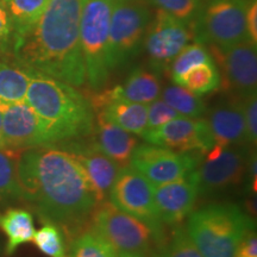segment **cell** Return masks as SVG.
<instances>
[{"mask_svg":"<svg viewBox=\"0 0 257 257\" xmlns=\"http://www.w3.org/2000/svg\"><path fill=\"white\" fill-rule=\"evenodd\" d=\"M32 242L44 255L49 257L66 256L63 233L57 225L53 223H44L40 230L35 232Z\"/></svg>","mask_w":257,"mask_h":257,"instance_id":"4dcf8cb0","label":"cell"},{"mask_svg":"<svg viewBox=\"0 0 257 257\" xmlns=\"http://www.w3.org/2000/svg\"><path fill=\"white\" fill-rule=\"evenodd\" d=\"M29 85V74L21 67H15L0 60V100L22 101Z\"/></svg>","mask_w":257,"mask_h":257,"instance_id":"d4e9b609","label":"cell"},{"mask_svg":"<svg viewBox=\"0 0 257 257\" xmlns=\"http://www.w3.org/2000/svg\"><path fill=\"white\" fill-rule=\"evenodd\" d=\"M153 191L154 186L143 175L131 167H124L119 170L108 198L118 210L147 224L155 233L161 248L166 242L167 234L156 210Z\"/></svg>","mask_w":257,"mask_h":257,"instance_id":"30bf717a","label":"cell"},{"mask_svg":"<svg viewBox=\"0 0 257 257\" xmlns=\"http://www.w3.org/2000/svg\"><path fill=\"white\" fill-rule=\"evenodd\" d=\"M188 217L185 227L202 257H234L240 240L256 229L251 216L231 202L206 205Z\"/></svg>","mask_w":257,"mask_h":257,"instance_id":"277c9868","label":"cell"},{"mask_svg":"<svg viewBox=\"0 0 257 257\" xmlns=\"http://www.w3.org/2000/svg\"><path fill=\"white\" fill-rule=\"evenodd\" d=\"M106 98L123 99V100L148 105L161 94V81L154 70L136 68L127 79L111 89L102 91Z\"/></svg>","mask_w":257,"mask_h":257,"instance_id":"44dd1931","label":"cell"},{"mask_svg":"<svg viewBox=\"0 0 257 257\" xmlns=\"http://www.w3.org/2000/svg\"><path fill=\"white\" fill-rule=\"evenodd\" d=\"M221 83V76L219 69L217 68L216 62L199 64L191 70H188L182 78L180 86L194 93L197 95L207 94L216 91Z\"/></svg>","mask_w":257,"mask_h":257,"instance_id":"484cf974","label":"cell"},{"mask_svg":"<svg viewBox=\"0 0 257 257\" xmlns=\"http://www.w3.org/2000/svg\"><path fill=\"white\" fill-rule=\"evenodd\" d=\"M8 10L14 35L34 25L43 14L49 0H3Z\"/></svg>","mask_w":257,"mask_h":257,"instance_id":"cb8c5ba5","label":"cell"},{"mask_svg":"<svg viewBox=\"0 0 257 257\" xmlns=\"http://www.w3.org/2000/svg\"><path fill=\"white\" fill-rule=\"evenodd\" d=\"M251 0H210L192 22L193 38L210 47L227 48L249 40L246 9Z\"/></svg>","mask_w":257,"mask_h":257,"instance_id":"ba28073f","label":"cell"},{"mask_svg":"<svg viewBox=\"0 0 257 257\" xmlns=\"http://www.w3.org/2000/svg\"><path fill=\"white\" fill-rule=\"evenodd\" d=\"M118 257H155L160 243L153 230L111 202L96 205L88 224Z\"/></svg>","mask_w":257,"mask_h":257,"instance_id":"5b68a950","label":"cell"},{"mask_svg":"<svg viewBox=\"0 0 257 257\" xmlns=\"http://www.w3.org/2000/svg\"><path fill=\"white\" fill-rule=\"evenodd\" d=\"M202 153H179L154 144H138L128 167L143 175L153 186L176 181L192 173L200 162Z\"/></svg>","mask_w":257,"mask_h":257,"instance_id":"8fae6325","label":"cell"},{"mask_svg":"<svg viewBox=\"0 0 257 257\" xmlns=\"http://www.w3.org/2000/svg\"><path fill=\"white\" fill-rule=\"evenodd\" d=\"M206 120L214 146H249L246 142L243 100L239 96L233 95L218 102L212 107Z\"/></svg>","mask_w":257,"mask_h":257,"instance_id":"ac0fdd59","label":"cell"},{"mask_svg":"<svg viewBox=\"0 0 257 257\" xmlns=\"http://www.w3.org/2000/svg\"><path fill=\"white\" fill-rule=\"evenodd\" d=\"M193 38L192 29L184 21L157 9L146 32L144 46L155 73L169 69L170 63Z\"/></svg>","mask_w":257,"mask_h":257,"instance_id":"7c38bea8","label":"cell"},{"mask_svg":"<svg viewBox=\"0 0 257 257\" xmlns=\"http://www.w3.org/2000/svg\"><path fill=\"white\" fill-rule=\"evenodd\" d=\"M24 100L40 118L49 146L91 137L95 113L91 101L74 86L43 74L27 72Z\"/></svg>","mask_w":257,"mask_h":257,"instance_id":"3957f363","label":"cell"},{"mask_svg":"<svg viewBox=\"0 0 257 257\" xmlns=\"http://www.w3.org/2000/svg\"><path fill=\"white\" fill-rule=\"evenodd\" d=\"M161 99L172 106L181 117L198 119L206 113V105L200 95L185 88L184 86H168L161 91Z\"/></svg>","mask_w":257,"mask_h":257,"instance_id":"603a6c76","label":"cell"},{"mask_svg":"<svg viewBox=\"0 0 257 257\" xmlns=\"http://www.w3.org/2000/svg\"><path fill=\"white\" fill-rule=\"evenodd\" d=\"M153 193L160 219L169 227L181 224L192 213L199 197L192 173L169 184L154 186Z\"/></svg>","mask_w":257,"mask_h":257,"instance_id":"e0dca14e","label":"cell"},{"mask_svg":"<svg viewBox=\"0 0 257 257\" xmlns=\"http://www.w3.org/2000/svg\"><path fill=\"white\" fill-rule=\"evenodd\" d=\"M56 147L68 153L81 167L95 193L98 202L105 201L119 174L120 167L96 147L92 137L68 141L57 144Z\"/></svg>","mask_w":257,"mask_h":257,"instance_id":"2e32d148","label":"cell"},{"mask_svg":"<svg viewBox=\"0 0 257 257\" xmlns=\"http://www.w3.org/2000/svg\"><path fill=\"white\" fill-rule=\"evenodd\" d=\"M149 4L186 23L193 22L201 10V0H147Z\"/></svg>","mask_w":257,"mask_h":257,"instance_id":"1f68e13d","label":"cell"},{"mask_svg":"<svg viewBox=\"0 0 257 257\" xmlns=\"http://www.w3.org/2000/svg\"><path fill=\"white\" fill-rule=\"evenodd\" d=\"M89 101L94 113L102 115L106 120L127 133L142 136L147 130V105L123 99L106 98L102 92L93 95Z\"/></svg>","mask_w":257,"mask_h":257,"instance_id":"d6986e66","label":"cell"},{"mask_svg":"<svg viewBox=\"0 0 257 257\" xmlns=\"http://www.w3.org/2000/svg\"><path fill=\"white\" fill-rule=\"evenodd\" d=\"M223 72L224 86L233 95L244 98L256 93L257 56L256 44L250 40L227 48L210 47Z\"/></svg>","mask_w":257,"mask_h":257,"instance_id":"5bb4252c","label":"cell"},{"mask_svg":"<svg viewBox=\"0 0 257 257\" xmlns=\"http://www.w3.org/2000/svg\"><path fill=\"white\" fill-rule=\"evenodd\" d=\"M17 159L0 150V202L22 199L17 178Z\"/></svg>","mask_w":257,"mask_h":257,"instance_id":"f546056e","label":"cell"},{"mask_svg":"<svg viewBox=\"0 0 257 257\" xmlns=\"http://www.w3.org/2000/svg\"><path fill=\"white\" fill-rule=\"evenodd\" d=\"M178 117L181 115L172 106L162 99H156L147 105V130L159 127Z\"/></svg>","mask_w":257,"mask_h":257,"instance_id":"d6a6232c","label":"cell"},{"mask_svg":"<svg viewBox=\"0 0 257 257\" xmlns=\"http://www.w3.org/2000/svg\"><path fill=\"white\" fill-rule=\"evenodd\" d=\"M86 0H49L38 21L14 35L12 51L25 72H35L74 87L86 82L80 44V19Z\"/></svg>","mask_w":257,"mask_h":257,"instance_id":"7a4b0ae2","label":"cell"},{"mask_svg":"<svg viewBox=\"0 0 257 257\" xmlns=\"http://www.w3.org/2000/svg\"><path fill=\"white\" fill-rule=\"evenodd\" d=\"M2 250H3L2 249V243H0V253H2Z\"/></svg>","mask_w":257,"mask_h":257,"instance_id":"f35d334b","label":"cell"},{"mask_svg":"<svg viewBox=\"0 0 257 257\" xmlns=\"http://www.w3.org/2000/svg\"><path fill=\"white\" fill-rule=\"evenodd\" d=\"M144 141L154 146L168 148L179 153H207L213 148L214 140L206 119L178 117L159 127L146 130Z\"/></svg>","mask_w":257,"mask_h":257,"instance_id":"4fadbf2b","label":"cell"},{"mask_svg":"<svg viewBox=\"0 0 257 257\" xmlns=\"http://www.w3.org/2000/svg\"><path fill=\"white\" fill-rule=\"evenodd\" d=\"M0 230L8 238L5 246L8 256L15 253L23 244L32 242L36 232L32 214L21 207H10L0 213Z\"/></svg>","mask_w":257,"mask_h":257,"instance_id":"7402d4cb","label":"cell"},{"mask_svg":"<svg viewBox=\"0 0 257 257\" xmlns=\"http://www.w3.org/2000/svg\"><path fill=\"white\" fill-rule=\"evenodd\" d=\"M64 257H70V256H64Z\"/></svg>","mask_w":257,"mask_h":257,"instance_id":"ab89813d","label":"cell"},{"mask_svg":"<svg viewBox=\"0 0 257 257\" xmlns=\"http://www.w3.org/2000/svg\"><path fill=\"white\" fill-rule=\"evenodd\" d=\"M135 136L136 135L127 133L124 128L106 120L102 115L95 113L92 140L96 147L120 168L128 167L131 155L138 146V140Z\"/></svg>","mask_w":257,"mask_h":257,"instance_id":"ffe728a7","label":"cell"},{"mask_svg":"<svg viewBox=\"0 0 257 257\" xmlns=\"http://www.w3.org/2000/svg\"><path fill=\"white\" fill-rule=\"evenodd\" d=\"M6 101L0 100V150L4 152V143H3V133H2V128H3V112H4V106H5Z\"/></svg>","mask_w":257,"mask_h":257,"instance_id":"74e56055","label":"cell"},{"mask_svg":"<svg viewBox=\"0 0 257 257\" xmlns=\"http://www.w3.org/2000/svg\"><path fill=\"white\" fill-rule=\"evenodd\" d=\"M243 112L245 119L246 142L250 147H256L257 142V98L256 93L242 98Z\"/></svg>","mask_w":257,"mask_h":257,"instance_id":"836d02e7","label":"cell"},{"mask_svg":"<svg viewBox=\"0 0 257 257\" xmlns=\"http://www.w3.org/2000/svg\"><path fill=\"white\" fill-rule=\"evenodd\" d=\"M2 133L4 152L16 157L31 148L49 146L40 118L25 100L5 102Z\"/></svg>","mask_w":257,"mask_h":257,"instance_id":"9a60e30c","label":"cell"},{"mask_svg":"<svg viewBox=\"0 0 257 257\" xmlns=\"http://www.w3.org/2000/svg\"><path fill=\"white\" fill-rule=\"evenodd\" d=\"M246 29L249 40L253 44L257 43V2L251 0L246 9Z\"/></svg>","mask_w":257,"mask_h":257,"instance_id":"d590c367","label":"cell"},{"mask_svg":"<svg viewBox=\"0 0 257 257\" xmlns=\"http://www.w3.org/2000/svg\"><path fill=\"white\" fill-rule=\"evenodd\" d=\"M17 178L22 199L42 221L57 225L69 239L88 226L98 199L81 167L63 149L24 150L17 159Z\"/></svg>","mask_w":257,"mask_h":257,"instance_id":"6da1fadb","label":"cell"},{"mask_svg":"<svg viewBox=\"0 0 257 257\" xmlns=\"http://www.w3.org/2000/svg\"><path fill=\"white\" fill-rule=\"evenodd\" d=\"M12 32V24L9 12L3 0H0V41L6 40Z\"/></svg>","mask_w":257,"mask_h":257,"instance_id":"8d00e7d4","label":"cell"},{"mask_svg":"<svg viewBox=\"0 0 257 257\" xmlns=\"http://www.w3.org/2000/svg\"><path fill=\"white\" fill-rule=\"evenodd\" d=\"M69 252L70 257H118L89 226L69 239Z\"/></svg>","mask_w":257,"mask_h":257,"instance_id":"83f0119b","label":"cell"},{"mask_svg":"<svg viewBox=\"0 0 257 257\" xmlns=\"http://www.w3.org/2000/svg\"><path fill=\"white\" fill-rule=\"evenodd\" d=\"M234 257H257V234L256 229L251 230L240 240Z\"/></svg>","mask_w":257,"mask_h":257,"instance_id":"e575fe53","label":"cell"},{"mask_svg":"<svg viewBox=\"0 0 257 257\" xmlns=\"http://www.w3.org/2000/svg\"><path fill=\"white\" fill-rule=\"evenodd\" d=\"M251 147L213 146L192 172L199 195L214 194L239 185L245 178Z\"/></svg>","mask_w":257,"mask_h":257,"instance_id":"9c48e42d","label":"cell"},{"mask_svg":"<svg viewBox=\"0 0 257 257\" xmlns=\"http://www.w3.org/2000/svg\"><path fill=\"white\" fill-rule=\"evenodd\" d=\"M150 21L152 10L147 0H115L108 29L110 72L126 66L140 53Z\"/></svg>","mask_w":257,"mask_h":257,"instance_id":"52a82bcc","label":"cell"},{"mask_svg":"<svg viewBox=\"0 0 257 257\" xmlns=\"http://www.w3.org/2000/svg\"><path fill=\"white\" fill-rule=\"evenodd\" d=\"M115 0H86L80 19V44L86 80L93 91H100L110 78L107 42Z\"/></svg>","mask_w":257,"mask_h":257,"instance_id":"8992f818","label":"cell"},{"mask_svg":"<svg viewBox=\"0 0 257 257\" xmlns=\"http://www.w3.org/2000/svg\"><path fill=\"white\" fill-rule=\"evenodd\" d=\"M212 62H216V61L213 60L210 50L206 49L204 44L198 43V42L189 44V46L187 44L170 63V76H172V80L175 82V85H180L182 78L188 70L199 66V64Z\"/></svg>","mask_w":257,"mask_h":257,"instance_id":"4316f807","label":"cell"},{"mask_svg":"<svg viewBox=\"0 0 257 257\" xmlns=\"http://www.w3.org/2000/svg\"><path fill=\"white\" fill-rule=\"evenodd\" d=\"M155 257H202V255L192 242L186 227L179 224L172 227L170 237H167Z\"/></svg>","mask_w":257,"mask_h":257,"instance_id":"f1b7e54d","label":"cell"}]
</instances>
